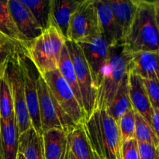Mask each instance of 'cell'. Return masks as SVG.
Segmentation results:
<instances>
[{
	"instance_id": "d4e9b609",
	"label": "cell",
	"mask_w": 159,
	"mask_h": 159,
	"mask_svg": "<svg viewBox=\"0 0 159 159\" xmlns=\"http://www.w3.org/2000/svg\"><path fill=\"white\" fill-rule=\"evenodd\" d=\"M20 2L30 11L43 31L52 26L51 0H20Z\"/></svg>"
},
{
	"instance_id": "1f68e13d",
	"label": "cell",
	"mask_w": 159,
	"mask_h": 159,
	"mask_svg": "<svg viewBox=\"0 0 159 159\" xmlns=\"http://www.w3.org/2000/svg\"><path fill=\"white\" fill-rule=\"evenodd\" d=\"M138 143L140 159H159V145Z\"/></svg>"
},
{
	"instance_id": "e575fe53",
	"label": "cell",
	"mask_w": 159,
	"mask_h": 159,
	"mask_svg": "<svg viewBox=\"0 0 159 159\" xmlns=\"http://www.w3.org/2000/svg\"><path fill=\"white\" fill-rule=\"evenodd\" d=\"M68 146H69V144H68ZM68 159H76L75 157L73 155V154L71 153V152L70 151L69 148H68Z\"/></svg>"
},
{
	"instance_id": "6da1fadb",
	"label": "cell",
	"mask_w": 159,
	"mask_h": 159,
	"mask_svg": "<svg viewBox=\"0 0 159 159\" xmlns=\"http://www.w3.org/2000/svg\"><path fill=\"white\" fill-rule=\"evenodd\" d=\"M83 126L97 159H121L122 142L118 124L107 110H94Z\"/></svg>"
},
{
	"instance_id": "9c48e42d",
	"label": "cell",
	"mask_w": 159,
	"mask_h": 159,
	"mask_svg": "<svg viewBox=\"0 0 159 159\" xmlns=\"http://www.w3.org/2000/svg\"><path fill=\"white\" fill-rule=\"evenodd\" d=\"M99 34L95 0H82L71 17L67 40L78 43Z\"/></svg>"
},
{
	"instance_id": "8d00e7d4",
	"label": "cell",
	"mask_w": 159,
	"mask_h": 159,
	"mask_svg": "<svg viewBox=\"0 0 159 159\" xmlns=\"http://www.w3.org/2000/svg\"><path fill=\"white\" fill-rule=\"evenodd\" d=\"M0 121H1V116H0ZM0 155H1L2 157V154H1V146H0Z\"/></svg>"
},
{
	"instance_id": "d6986e66",
	"label": "cell",
	"mask_w": 159,
	"mask_h": 159,
	"mask_svg": "<svg viewBox=\"0 0 159 159\" xmlns=\"http://www.w3.org/2000/svg\"><path fill=\"white\" fill-rule=\"evenodd\" d=\"M81 1L51 0V15L54 25L67 40L70 20Z\"/></svg>"
},
{
	"instance_id": "d6a6232c",
	"label": "cell",
	"mask_w": 159,
	"mask_h": 159,
	"mask_svg": "<svg viewBox=\"0 0 159 159\" xmlns=\"http://www.w3.org/2000/svg\"><path fill=\"white\" fill-rule=\"evenodd\" d=\"M152 127L153 128L155 134L159 139V113L156 110H154L153 116L152 118Z\"/></svg>"
},
{
	"instance_id": "74e56055",
	"label": "cell",
	"mask_w": 159,
	"mask_h": 159,
	"mask_svg": "<svg viewBox=\"0 0 159 159\" xmlns=\"http://www.w3.org/2000/svg\"><path fill=\"white\" fill-rule=\"evenodd\" d=\"M68 148H69V146H68ZM68 155H67V157L65 159H68Z\"/></svg>"
},
{
	"instance_id": "ffe728a7",
	"label": "cell",
	"mask_w": 159,
	"mask_h": 159,
	"mask_svg": "<svg viewBox=\"0 0 159 159\" xmlns=\"http://www.w3.org/2000/svg\"><path fill=\"white\" fill-rule=\"evenodd\" d=\"M18 153L25 159H43V140L33 127L19 136Z\"/></svg>"
},
{
	"instance_id": "2e32d148",
	"label": "cell",
	"mask_w": 159,
	"mask_h": 159,
	"mask_svg": "<svg viewBox=\"0 0 159 159\" xmlns=\"http://www.w3.org/2000/svg\"><path fill=\"white\" fill-rule=\"evenodd\" d=\"M0 41L10 43L25 51L27 46L11 16L8 0H0Z\"/></svg>"
},
{
	"instance_id": "f546056e",
	"label": "cell",
	"mask_w": 159,
	"mask_h": 159,
	"mask_svg": "<svg viewBox=\"0 0 159 159\" xmlns=\"http://www.w3.org/2000/svg\"><path fill=\"white\" fill-rule=\"evenodd\" d=\"M143 80L153 110L159 113V82L147 79Z\"/></svg>"
},
{
	"instance_id": "83f0119b",
	"label": "cell",
	"mask_w": 159,
	"mask_h": 159,
	"mask_svg": "<svg viewBox=\"0 0 159 159\" xmlns=\"http://www.w3.org/2000/svg\"><path fill=\"white\" fill-rule=\"evenodd\" d=\"M117 124L122 144L129 140L134 139L135 111L133 109L127 112Z\"/></svg>"
},
{
	"instance_id": "30bf717a",
	"label": "cell",
	"mask_w": 159,
	"mask_h": 159,
	"mask_svg": "<svg viewBox=\"0 0 159 159\" xmlns=\"http://www.w3.org/2000/svg\"><path fill=\"white\" fill-rule=\"evenodd\" d=\"M18 61L23 76L26 107L31 120V124L36 131L42 135L37 86L40 73L25 52L19 53Z\"/></svg>"
},
{
	"instance_id": "3957f363",
	"label": "cell",
	"mask_w": 159,
	"mask_h": 159,
	"mask_svg": "<svg viewBox=\"0 0 159 159\" xmlns=\"http://www.w3.org/2000/svg\"><path fill=\"white\" fill-rule=\"evenodd\" d=\"M130 54L122 45L110 47V54L102 68L96 89V110H107L124 78L129 73Z\"/></svg>"
},
{
	"instance_id": "f35d334b",
	"label": "cell",
	"mask_w": 159,
	"mask_h": 159,
	"mask_svg": "<svg viewBox=\"0 0 159 159\" xmlns=\"http://www.w3.org/2000/svg\"><path fill=\"white\" fill-rule=\"evenodd\" d=\"M0 159H2V157H1V155H0Z\"/></svg>"
},
{
	"instance_id": "484cf974",
	"label": "cell",
	"mask_w": 159,
	"mask_h": 159,
	"mask_svg": "<svg viewBox=\"0 0 159 159\" xmlns=\"http://www.w3.org/2000/svg\"><path fill=\"white\" fill-rule=\"evenodd\" d=\"M134 139L138 142L145 143L155 146L159 145V139L155 134L152 126L136 112Z\"/></svg>"
},
{
	"instance_id": "44dd1931",
	"label": "cell",
	"mask_w": 159,
	"mask_h": 159,
	"mask_svg": "<svg viewBox=\"0 0 159 159\" xmlns=\"http://www.w3.org/2000/svg\"><path fill=\"white\" fill-rule=\"evenodd\" d=\"M83 124H78L68 134L70 151L76 159H97L89 142Z\"/></svg>"
},
{
	"instance_id": "4316f807",
	"label": "cell",
	"mask_w": 159,
	"mask_h": 159,
	"mask_svg": "<svg viewBox=\"0 0 159 159\" xmlns=\"http://www.w3.org/2000/svg\"><path fill=\"white\" fill-rule=\"evenodd\" d=\"M0 116L4 120L15 116L12 93L6 75L0 79Z\"/></svg>"
},
{
	"instance_id": "d590c367",
	"label": "cell",
	"mask_w": 159,
	"mask_h": 159,
	"mask_svg": "<svg viewBox=\"0 0 159 159\" xmlns=\"http://www.w3.org/2000/svg\"><path fill=\"white\" fill-rule=\"evenodd\" d=\"M16 159H25L24 157L23 156V155H21L20 153H18V155H17V158Z\"/></svg>"
},
{
	"instance_id": "277c9868",
	"label": "cell",
	"mask_w": 159,
	"mask_h": 159,
	"mask_svg": "<svg viewBox=\"0 0 159 159\" xmlns=\"http://www.w3.org/2000/svg\"><path fill=\"white\" fill-rule=\"evenodd\" d=\"M66 39L52 25L28 43L25 53L39 73L43 74L58 69L61 54Z\"/></svg>"
},
{
	"instance_id": "9a60e30c",
	"label": "cell",
	"mask_w": 159,
	"mask_h": 159,
	"mask_svg": "<svg viewBox=\"0 0 159 159\" xmlns=\"http://www.w3.org/2000/svg\"><path fill=\"white\" fill-rule=\"evenodd\" d=\"M130 54L129 73L142 79L159 82V51H141Z\"/></svg>"
},
{
	"instance_id": "4dcf8cb0",
	"label": "cell",
	"mask_w": 159,
	"mask_h": 159,
	"mask_svg": "<svg viewBox=\"0 0 159 159\" xmlns=\"http://www.w3.org/2000/svg\"><path fill=\"white\" fill-rule=\"evenodd\" d=\"M121 159H140L138 143L136 140L131 139L123 143Z\"/></svg>"
},
{
	"instance_id": "7a4b0ae2",
	"label": "cell",
	"mask_w": 159,
	"mask_h": 159,
	"mask_svg": "<svg viewBox=\"0 0 159 159\" xmlns=\"http://www.w3.org/2000/svg\"><path fill=\"white\" fill-rule=\"evenodd\" d=\"M122 46L128 54L159 51L155 2L138 0V9L130 29L123 40Z\"/></svg>"
},
{
	"instance_id": "52a82bcc",
	"label": "cell",
	"mask_w": 159,
	"mask_h": 159,
	"mask_svg": "<svg viewBox=\"0 0 159 159\" xmlns=\"http://www.w3.org/2000/svg\"><path fill=\"white\" fill-rule=\"evenodd\" d=\"M40 75L62 110L76 125L83 124L85 121V111L58 69Z\"/></svg>"
},
{
	"instance_id": "ac0fdd59",
	"label": "cell",
	"mask_w": 159,
	"mask_h": 159,
	"mask_svg": "<svg viewBox=\"0 0 159 159\" xmlns=\"http://www.w3.org/2000/svg\"><path fill=\"white\" fill-rule=\"evenodd\" d=\"M19 130L14 116L9 120L0 121V146L2 159H16L18 155Z\"/></svg>"
},
{
	"instance_id": "f1b7e54d",
	"label": "cell",
	"mask_w": 159,
	"mask_h": 159,
	"mask_svg": "<svg viewBox=\"0 0 159 159\" xmlns=\"http://www.w3.org/2000/svg\"><path fill=\"white\" fill-rule=\"evenodd\" d=\"M21 52H25V51L10 43L0 41V79L5 75L9 61L16 54Z\"/></svg>"
},
{
	"instance_id": "8992f818",
	"label": "cell",
	"mask_w": 159,
	"mask_h": 159,
	"mask_svg": "<svg viewBox=\"0 0 159 159\" xmlns=\"http://www.w3.org/2000/svg\"><path fill=\"white\" fill-rule=\"evenodd\" d=\"M65 46L74 65L86 120L91 116L96 107V90L93 84L91 71L82 49L77 43L66 40Z\"/></svg>"
},
{
	"instance_id": "603a6c76",
	"label": "cell",
	"mask_w": 159,
	"mask_h": 159,
	"mask_svg": "<svg viewBox=\"0 0 159 159\" xmlns=\"http://www.w3.org/2000/svg\"><path fill=\"white\" fill-rule=\"evenodd\" d=\"M129 74V73H128ZM128 89V75L124 78L120 86L118 89L111 103L107 109L108 114L116 121L119 122L120 118L129 110H132Z\"/></svg>"
},
{
	"instance_id": "7402d4cb",
	"label": "cell",
	"mask_w": 159,
	"mask_h": 159,
	"mask_svg": "<svg viewBox=\"0 0 159 159\" xmlns=\"http://www.w3.org/2000/svg\"><path fill=\"white\" fill-rule=\"evenodd\" d=\"M115 19L123 32V40L130 27L138 6V0H108Z\"/></svg>"
},
{
	"instance_id": "836d02e7",
	"label": "cell",
	"mask_w": 159,
	"mask_h": 159,
	"mask_svg": "<svg viewBox=\"0 0 159 159\" xmlns=\"http://www.w3.org/2000/svg\"><path fill=\"white\" fill-rule=\"evenodd\" d=\"M155 22L159 32V1H155Z\"/></svg>"
},
{
	"instance_id": "5b68a950",
	"label": "cell",
	"mask_w": 159,
	"mask_h": 159,
	"mask_svg": "<svg viewBox=\"0 0 159 159\" xmlns=\"http://www.w3.org/2000/svg\"><path fill=\"white\" fill-rule=\"evenodd\" d=\"M37 86L42 134L52 129L70 133L77 125L62 110L40 74L37 79Z\"/></svg>"
},
{
	"instance_id": "ba28073f",
	"label": "cell",
	"mask_w": 159,
	"mask_h": 159,
	"mask_svg": "<svg viewBox=\"0 0 159 159\" xmlns=\"http://www.w3.org/2000/svg\"><path fill=\"white\" fill-rule=\"evenodd\" d=\"M18 54H16L9 61L5 75L6 76L12 93L14 113L16 120L19 134H21L22 133L30 128L32 124L26 107L23 76L19 64Z\"/></svg>"
},
{
	"instance_id": "4fadbf2b",
	"label": "cell",
	"mask_w": 159,
	"mask_h": 159,
	"mask_svg": "<svg viewBox=\"0 0 159 159\" xmlns=\"http://www.w3.org/2000/svg\"><path fill=\"white\" fill-rule=\"evenodd\" d=\"M100 34L111 47L122 45L123 32L115 19L108 0H95Z\"/></svg>"
},
{
	"instance_id": "e0dca14e",
	"label": "cell",
	"mask_w": 159,
	"mask_h": 159,
	"mask_svg": "<svg viewBox=\"0 0 159 159\" xmlns=\"http://www.w3.org/2000/svg\"><path fill=\"white\" fill-rule=\"evenodd\" d=\"M43 159H65L68 155V134L52 129L43 132Z\"/></svg>"
},
{
	"instance_id": "cb8c5ba5",
	"label": "cell",
	"mask_w": 159,
	"mask_h": 159,
	"mask_svg": "<svg viewBox=\"0 0 159 159\" xmlns=\"http://www.w3.org/2000/svg\"><path fill=\"white\" fill-rule=\"evenodd\" d=\"M58 71L63 77V79L66 81L68 85L71 87L76 99H78L79 103L82 107V97H81L80 90H79V84L77 82L75 71L72 61H71L70 54L65 45L62 50L61 54L60 61H59L58 65ZM82 108H83V107H82Z\"/></svg>"
},
{
	"instance_id": "5bb4252c",
	"label": "cell",
	"mask_w": 159,
	"mask_h": 159,
	"mask_svg": "<svg viewBox=\"0 0 159 159\" xmlns=\"http://www.w3.org/2000/svg\"><path fill=\"white\" fill-rule=\"evenodd\" d=\"M128 89L133 110L141 115L151 125L154 110L150 102L144 80L137 75L129 73Z\"/></svg>"
},
{
	"instance_id": "8fae6325",
	"label": "cell",
	"mask_w": 159,
	"mask_h": 159,
	"mask_svg": "<svg viewBox=\"0 0 159 159\" xmlns=\"http://www.w3.org/2000/svg\"><path fill=\"white\" fill-rule=\"evenodd\" d=\"M77 43L82 49L88 64L96 90L100 72L108 58L111 45L101 34L81 40Z\"/></svg>"
},
{
	"instance_id": "7c38bea8",
	"label": "cell",
	"mask_w": 159,
	"mask_h": 159,
	"mask_svg": "<svg viewBox=\"0 0 159 159\" xmlns=\"http://www.w3.org/2000/svg\"><path fill=\"white\" fill-rule=\"evenodd\" d=\"M8 6L14 23L26 44L43 33L30 11L20 0H8Z\"/></svg>"
}]
</instances>
